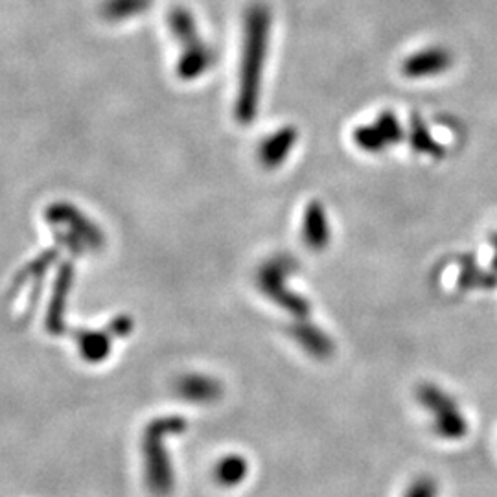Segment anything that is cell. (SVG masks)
Segmentation results:
<instances>
[{
    "mask_svg": "<svg viewBox=\"0 0 497 497\" xmlns=\"http://www.w3.org/2000/svg\"><path fill=\"white\" fill-rule=\"evenodd\" d=\"M271 36V14L266 6L257 5L248 8L243 25V48L236 96V120L251 123L257 118L264 67Z\"/></svg>",
    "mask_w": 497,
    "mask_h": 497,
    "instance_id": "obj_1",
    "label": "cell"
},
{
    "mask_svg": "<svg viewBox=\"0 0 497 497\" xmlns=\"http://www.w3.org/2000/svg\"><path fill=\"white\" fill-rule=\"evenodd\" d=\"M168 23L181 48L177 76L183 79H196L203 76L208 69H212L216 56L212 47L201 37L194 16L185 8H174Z\"/></svg>",
    "mask_w": 497,
    "mask_h": 497,
    "instance_id": "obj_2",
    "label": "cell"
},
{
    "mask_svg": "<svg viewBox=\"0 0 497 497\" xmlns=\"http://www.w3.org/2000/svg\"><path fill=\"white\" fill-rule=\"evenodd\" d=\"M295 270H297L295 260H291L290 257H279L266 264V268L260 271V286L268 293V297L277 301L290 313H293L299 319H306L310 313L308 301L301 295H295L288 288V277Z\"/></svg>",
    "mask_w": 497,
    "mask_h": 497,
    "instance_id": "obj_3",
    "label": "cell"
},
{
    "mask_svg": "<svg viewBox=\"0 0 497 497\" xmlns=\"http://www.w3.org/2000/svg\"><path fill=\"white\" fill-rule=\"evenodd\" d=\"M418 400L429 413H433L435 431L442 439L457 440L468 433L466 418L459 411L455 400L449 395H446L440 387L429 384L422 386L418 389Z\"/></svg>",
    "mask_w": 497,
    "mask_h": 497,
    "instance_id": "obj_4",
    "label": "cell"
},
{
    "mask_svg": "<svg viewBox=\"0 0 497 497\" xmlns=\"http://www.w3.org/2000/svg\"><path fill=\"white\" fill-rule=\"evenodd\" d=\"M402 137L398 120L393 112H386L378 118L376 123H370V126L355 130L354 141L355 144L370 153H380L391 144L398 143Z\"/></svg>",
    "mask_w": 497,
    "mask_h": 497,
    "instance_id": "obj_5",
    "label": "cell"
},
{
    "mask_svg": "<svg viewBox=\"0 0 497 497\" xmlns=\"http://www.w3.org/2000/svg\"><path fill=\"white\" fill-rule=\"evenodd\" d=\"M451 65V56L444 48H426L415 56H411L406 65L404 72L409 78H428L444 72Z\"/></svg>",
    "mask_w": 497,
    "mask_h": 497,
    "instance_id": "obj_6",
    "label": "cell"
},
{
    "mask_svg": "<svg viewBox=\"0 0 497 497\" xmlns=\"http://www.w3.org/2000/svg\"><path fill=\"white\" fill-rule=\"evenodd\" d=\"M304 241L313 251H323V248L330 243V223L326 219L324 208L321 203L313 201L308 205V210L304 214Z\"/></svg>",
    "mask_w": 497,
    "mask_h": 497,
    "instance_id": "obj_7",
    "label": "cell"
},
{
    "mask_svg": "<svg viewBox=\"0 0 497 497\" xmlns=\"http://www.w3.org/2000/svg\"><path fill=\"white\" fill-rule=\"evenodd\" d=\"M297 343L315 359H328L333 354V341L315 324L301 321L291 330Z\"/></svg>",
    "mask_w": 497,
    "mask_h": 497,
    "instance_id": "obj_8",
    "label": "cell"
},
{
    "mask_svg": "<svg viewBox=\"0 0 497 497\" xmlns=\"http://www.w3.org/2000/svg\"><path fill=\"white\" fill-rule=\"evenodd\" d=\"M295 141H297V133L291 128L280 130L275 135L268 137L262 143V148H260V161H262V164L266 168H277V166H280L286 161V157L290 155Z\"/></svg>",
    "mask_w": 497,
    "mask_h": 497,
    "instance_id": "obj_9",
    "label": "cell"
},
{
    "mask_svg": "<svg viewBox=\"0 0 497 497\" xmlns=\"http://www.w3.org/2000/svg\"><path fill=\"white\" fill-rule=\"evenodd\" d=\"M459 286L462 290H488L497 286V277L493 273L482 271L473 257L460 259V273H459Z\"/></svg>",
    "mask_w": 497,
    "mask_h": 497,
    "instance_id": "obj_10",
    "label": "cell"
},
{
    "mask_svg": "<svg viewBox=\"0 0 497 497\" xmlns=\"http://www.w3.org/2000/svg\"><path fill=\"white\" fill-rule=\"evenodd\" d=\"M152 5V0H107L101 8V16L111 23H123L139 17Z\"/></svg>",
    "mask_w": 497,
    "mask_h": 497,
    "instance_id": "obj_11",
    "label": "cell"
},
{
    "mask_svg": "<svg viewBox=\"0 0 497 497\" xmlns=\"http://www.w3.org/2000/svg\"><path fill=\"white\" fill-rule=\"evenodd\" d=\"M247 475V462L241 457H227L217 466V479L219 482L232 486L236 482H241Z\"/></svg>",
    "mask_w": 497,
    "mask_h": 497,
    "instance_id": "obj_12",
    "label": "cell"
},
{
    "mask_svg": "<svg viewBox=\"0 0 497 497\" xmlns=\"http://www.w3.org/2000/svg\"><path fill=\"white\" fill-rule=\"evenodd\" d=\"M413 148L420 153H429V155L442 153L440 146L429 135H426V130L422 128L420 122H415V128H413Z\"/></svg>",
    "mask_w": 497,
    "mask_h": 497,
    "instance_id": "obj_13",
    "label": "cell"
},
{
    "mask_svg": "<svg viewBox=\"0 0 497 497\" xmlns=\"http://www.w3.org/2000/svg\"><path fill=\"white\" fill-rule=\"evenodd\" d=\"M437 493H439L437 482L429 477H422L411 484L406 497H437Z\"/></svg>",
    "mask_w": 497,
    "mask_h": 497,
    "instance_id": "obj_14",
    "label": "cell"
},
{
    "mask_svg": "<svg viewBox=\"0 0 497 497\" xmlns=\"http://www.w3.org/2000/svg\"><path fill=\"white\" fill-rule=\"evenodd\" d=\"M493 247H495V257H493V270L497 271V234L493 236Z\"/></svg>",
    "mask_w": 497,
    "mask_h": 497,
    "instance_id": "obj_15",
    "label": "cell"
}]
</instances>
